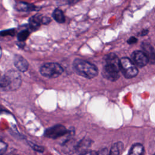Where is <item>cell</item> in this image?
Wrapping results in <instances>:
<instances>
[{
    "instance_id": "4",
    "label": "cell",
    "mask_w": 155,
    "mask_h": 155,
    "mask_svg": "<svg viewBox=\"0 0 155 155\" xmlns=\"http://www.w3.org/2000/svg\"><path fill=\"white\" fill-rule=\"evenodd\" d=\"M120 71L127 79L133 78L138 74L137 67L130 59L125 57L120 59Z\"/></svg>"
},
{
    "instance_id": "15",
    "label": "cell",
    "mask_w": 155,
    "mask_h": 155,
    "mask_svg": "<svg viewBox=\"0 0 155 155\" xmlns=\"http://www.w3.org/2000/svg\"><path fill=\"white\" fill-rule=\"evenodd\" d=\"M29 35H30V32H29L28 30H24L21 31L18 34L17 38H18V41L20 42H24L27 39V38L28 37Z\"/></svg>"
},
{
    "instance_id": "1",
    "label": "cell",
    "mask_w": 155,
    "mask_h": 155,
    "mask_svg": "<svg viewBox=\"0 0 155 155\" xmlns=\"http://www.w3.org/2000/svg\"><path fill=\"white\" fill-rule=\"evenodd\" d=\"M105 62L103 76L109 81H117L120 77V59L115 54L110 53L107 55Z\"/></svg>"
},
{
    "instance_id": "16",
    "label": "cell",
    "mask_w": 155,
    "mask_h": 155,
    "mask_svg": "<svg viewBox=\"0 0 155 155\" xmlns=\"http://www.w3.org/2000/svg\"><path fill=\"white\" fill-rule=\"evenodd\" d=\"M7 148V145L3 140L0 139V155H2L5 153Z\"/></svg>"
},
{
    "instance_id": "22",
    "label": "cell",
    "mask_w": 155,
    "mask_h": 155,
    "mask_svg": "<svg viewBox=\"0 0 155 155\" xmlns=\"http://www.w3.org/2000/svg\"><path fill=\"white\" fill-rule=\"evenodd\" d=\"M50 19L48 17H42L41 23L43 24H48L50 22Z\"/></svg>"
},
{
    "instance_id": "23",
    "label": "cell",
    "mask_w": 155,
    "mask_h": 155,
    "mask_svg": "<svg viewBox=\"0 0 155 155\" xmlns=\"http://www.w3.org/2000/svg\"><path fill=\"white\" fill-rule=\"evenodd\" d=\"M67 3L69 4H74L78 2L79 0H66Z\"/></svg>"
},
{
    "instance_id": "11",
    "label": "cell",
    "mask_w": 155,
    "mask_h": 155,
    "mask_svg": "<svg viewBox=\"0 0 155 155\" xmlns=\"http://www.w3.org/2000/svg\"><path fill=\"white\" fill-rule=\"evenodd\" d=\"M143 146L139 143H136L131 146L127 155H143Z\"/></svg>"
},
{
    "instance_id": "12",
    "label": "cell",
    "mask_w": 155,
    "mask_h": 155,
    "mask_svg": "<svg viewBox=\"0 0 155 155\" xmlns=\"http://www.w3.org/2000/svg\"><path fill=\"white\" fill-rule=\"evenodd\" d=\"M42 16L40 15H36L31 16L29 19V27L31 30H36L39 27L41 23Z\"/></svg>"
},
{
    "instance_id": "25",
    "label": "cell",
    "mask_w": 155,
    "mask_h": 155,
    "mask_svg": "<svg viewBox=\"0 0 155 155\" xmlns=\"http://www.w3.org/2000/svg\"><path fill=\"white\" fill-rule=\"evenodd\" d=\"M1 54H2V49H1V46H0V58H1Z\"/></svg>"
},
{
    "instance_id": "2",
    "label": "cell",
    "mask_w": 155,
    "mask_h": 155,
    "mask_svg": "<svg viewBox=\"0 0 155 155\" xmlns=\"http://www.w3.org/2000/svg\"><path fill=\"white\" fill-rule=\"evenodd\" d=\"M22 80L19 73L15 70H9L0 79V89L4 91H13L18 89Z\"/></svg>"
},
{
    "instance_id": "18",
    "label": "cell",
    "mask_w": 155,
    "mask_h": 155,
    "mask_svg": "<svg viewBox=\"0 0 155 155\" xmlns=\"http://www.w3.org/2000/svg\"><path fill=\"white\" fill-rule=\"evenodd\" d=\"M28 144H30V145L31 147V148H32L33 150H36V151H39V152H43L44 150V147L38 146V145H36V144H34L33 143H31V142H28Z\"/></svg>"
},
{
    "instance_id": "9",
    "label": "cell",
    "mask_w": 155,
    "mask_h": 155,
    "mask_svg": "<svg viewBox=\"0 0 155 155\" xmlns=\"http://www.w3.org/2000/svg\"><path fill=\"white\" fill-rule=\"evenodd\" d=\"M142 48L143 49V53L147 56L149 62L151 64L154 62V50L153 47L149 44L143 43L142 45Z\"/></svg>"
},
{
    "instance_id": "24",
    "label": "cell",
    "mask_w": 155,
    "mask_h": 155,
    "mask_svg": "<svg viewBox=\"0 0 155 155\" xmlns=\"http://www.w3.org/2000/svg\"><path fill=\"white\" fill-rule=\"evenodd\" d=\"M148 32V30H143V31H142L140 35H141V36H145V35H147Z\"/></svg>"
},
{
    "instance_id": "26",
    "label": "cell",
    "mask_w": 155,
    "mask_h": 155,
    "mask_svg": "<svg viewBox=\"0 0 155 155\" xmlns=\"http://www.w3.org/2000/svg\"><path fill=\"white\" fill-rule=\"evenodd\" d=\"M2 75L1 74V72H0V79H1V78L2 77Z\"/></svg>"
},
{
    "instance_id": "14",
    "label": "cell",
    "mask_w": 155,
    "mask_h": 155,
    "mask_svg": "<svg viewBox=\"0 0 155 155\" xmlns=\"http://www.w3.org/2000/svg\"><path fill=\"white\" fill-rule=\"evenodd\" d=\"M122 145V142H117L114 143L111 147L110 151L109 152V155H119Z\"/></svg>"
},
{
    "instance_id": "27",
    "label": "cell",
    "mask_w": 155,
    "mask_h": 155,
    "mask_svg": "<svg viewBox=\"0 0 155 155\" xmlns=\"http://www.w3.org/2000/svg\"><path fill=\"white\" fill-rule=\"evenodd\" d=\"M153 155H154V154H153Z\"/></svg>"
},
{
    "instance_id": "8",
    "label": "cell",
    "mask_w": 155,
    "mask_h": 155,
    "mask_svg": "<svg viewBox=\"0 0 155 155\" xmlns=\"http://www.w3.org/2000/svg\"><path fill=\"white\" fill-rule=\"evenodd\" d=\"M14 65L16 68L21 72H25L28 68V63L22 56L16 54L14 57Z\"/></svg>"
},
{
    "instance_id": "6",
    "label": "cell",
    "mask_w": 155,
    "mask_h": 155,
    "mask_svg": "<svg viewBox=\"0 0 155 155\" xmlns=\"http://www.w3.org/2000/svg\"><path fill=\"white\" fill-rule=\"evenodd\" d=\"M70 133L64 125L61 124L55 125L51 127L47 128L44 133L45 137L51 139H57Z\"/></svg>"
},
{
    "instance_id": "17",
    "label": "cell",
    "mask_w": 155,
    "mask_h": 155,
    "mask_svg": "<svg viewBox=\"0 0 155 155\" xmlns=\"http://www.w3.org/2000/svg\"><path fill=\"white\" fill-rule=\"evenodd\" d=\"M14 35H15V31L13 30H5L0 33V36H1L2 37H5L7 36H13Z\"/></svg>"
},
{
    "instance_id": "10",
    "label": "cell",
    "mask_w": 155,
    "mask_h": 155,
    "mask_svg": "<svg viewBox=\"0 0 155 155\" xmlns=\"http://www.w3.org/2000/svg\"><path fill=\"white\" fill-rule=\"evenodd\" d=\"M15 7L17 10L21 12H31L36 10L37 8V7L33 4L21 1L16 3Z\"/></svg>"
},
{
    "instance_id": "5",
    "label": "cell",
    "mask_w": 155,
    "mask_h": 155,
    "mask_svg": "<svg viewBox=\"0 0 155 155\" xmlns=\"http://www.w3.org/2000/svg\"><path fill=\"white\" fill-rule=\"evenodd\" d=\"M64 70L62 67L57 63L50 62L42 65L40 68L41 74L48 78H55L60 76Z\"/></svg>"
},
{
    "instance_id": "7",
    "label": "cell",
    "mask_w": 155,
    "mask_h": 155,
    "mask_svg": "<svg viewBox=\"0 0 155 155\" xmlns=\"http://www.w3.org/2000/svg\"><path fill=\"white\" fill-rule=\"evenodd\" d=\"M133 62L139 67H145L148 62V59L143 51L136 50L131 54Z\"/></svg>"
},
{
    "instance_id": "21",
    "label": "cell",
    "mask_w": 155,
    "mask_h": 155,
    "mask_svg": "<svg viewBox=\"0 0 155 155\" xmlns=\"http://www.w3.org/2000/svg\"><path fill=\"white\" fill-rule=\"evenodd\" d=\"M137 39L136 38H135L134 36H131L128 39V40L127 41V42L129 44H134V43L137 42Z\"/></svg>"
},
{
    "instance_id": "19",
    "label": "cell",
    "mask_w": 155,
    "mask_h": 155,
    "mask_svg": "<svg viewBox=\"0 0 155 155\" xmlns=\"http://www.w3.org/2000/svg\"><path fill=\"white\" fill-rule=\"evenodd\" d=\"M97 155H109V151L107 148H104L97 151Z\"/></svg>"
},
{
    "instance_id": "13",
    "label": "cell",
    "mask_w": 155,
    "mask_h": 155,
    "mask_svg": "<svg viewBox=\"0 0 155 155\" xmlns=\"http://www.w3.org/2000/svg\"><path fill=\"white\" fill-rule=\"evenodd\" d=\"M52 16L54 19L59 23H63L65 22V17H64V13L62 12V10L60 9H58V8L55 9L53 12Z\"/></svg>"
},
{
    "instance_id": "3",
    "label": "cell",
    "mask_w": 155,
    "mask_h": 155,
    "mask_svg": "<svg viewBox=\"0 0 155 155\" xmlns=\"http://www.w3.org/2000/svg\"><path fill=\"white\" fill-rule=\"evenodd\" d=\"M73 67L77 74L85 78L91 79L98 74L97 68L94 64L82 59H75L73 63Z\"/></svg>"
},
{
    "instance_id": "20",
    "label": "cell",
    "mask_w": 155,
    "mask_h": 155,
    "mask_svg": "<svg viewBox=\"0 0 155 155\" xmlns=\"http://www.w3.org/2000/svg\"><path fill=\"white\" fill-rule=\"evenodd\" d=\"M79 155H97V151L94 150L84 151L82 152Z\"/></svg>"
}]
</instances>
